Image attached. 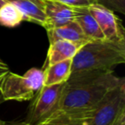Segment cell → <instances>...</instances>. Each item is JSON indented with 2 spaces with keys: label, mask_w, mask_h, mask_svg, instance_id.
Listing matches in <instances>:
<instances>
[{
  "label": "cell",
  "mask_w": 125,
  "mask_h": 125,
  "mask_svg": "<svg viewBox=\"0 0 125 125\" xmlns=\"http://www.w3.org/2000/svg\"><path fill=\"white\" fill-rule=\"evenodd\" d=\"M124 78L108 71L95 76L64 83L58 104L53 113H82L93 111L111 91ZM52 115V114H51Z\"/></svg>",
  "instance_id": "6da1fadb"
},
{
  "label": "cell",
  "mask_w": 125,
  "mask_h": 125,
  "mask_svg": "<svg viewBox=\"0 0 125 125\" xmlns=\"http://www.w3.org/2000/svg\"><path fill=\"white\" fill-rule=\"evenodd\" d=\"M125 62V42L107 40H90L82 45L72 59L68 81L100 75Z\"/></svg>",
  "instance_id": "7a4b0ae2"
},
{
  "label": "cell",
  "mask_w": 125,
  "mask_h": 125,
  "mask_svg": "<svg viewBox=\"0 0 125 125\" xmlns=\"http://www.w3.org/2000/svg\"><path fill=\"white\" fill-rule=\"evenodd\" d=\"M45 82L43 69L32 68L20 75L10 71L0 82L3 101H29L35 97Z\"/></svg>",
  "instance_id": "3957f363"
},
{
  "label": "cell",
  "mask_w": 125,
  "mask_h": 125,
  "mask_svg": "<svg viewBox=\"0 0 125 125\" xmlns=\"http://www.w3.org/2000/svg\"><path fill=\"white\" fill-rule=\"evenodd\" d=\"M63 86L64 83L44 85L33 99L25 122L28 124L37 125L52 114L57 107Z\"/></svg>",
  "instance_id": "277c9868"
},
{
  "label": "cell",
  "mask_w": 125,
  "mask_h": 125,
  "mask_svg": "<svg viewBox=\"0 0 125 125\" xmlns=\"http://www.w3.org/2000/svg\"><path fill=\"white\" fill-rule=\"evenodd\" d=\"M125 109V81L105 96L97 106L87 125H111Z\"/></svg>",
  "instance_id": "5b68a950"
},
{
  "label": "cell",
  "mask_w": 125,
  "mask_h": 125,
  "mask_svg": "<svg viewBox=\"0 0 125 125\" xmlns=\"http://www.w3.org/2000/svg\"><path fill=\"white\" fill-rule=\"evenodd\" d=\"M87 9L95 18L105 40L115 42H125L123 23L114 11L98 3L89 5Z\"/></svg>",
  "instance_id": "8992f818"
},
{
  "label": "cell",
  "mask_w": 125,
  "mask_h": 125,
  "mask_svg": "<svg viewBox=\"0 0 125 125\" xmlns=\"http://www.w3.org/2000/svg\"><path fill=\"white\" fill-rule=\"evenodd\" d=\"M43 10L46 17L45 30L63 26L75 19L74 7L57 0H43Z\"/></svg>",
  "instance_id": "52a82bcc"
},
{
  "label": "cell",
  "mask_w": 125,
  "mask_h": 125,
  "mask_svg": "<svg viewBox=\"0 0 125 125\" xmlns=\"http://www.w3.org/2000/svg\"><path fill=\"white\" fill-rule=\"evenodd\" d=\"M49 43L56 40H62L73 42L77 45H84L88 41V38L84 34L82 28L75 21H72L63 26L46 30Z\"/></svg>",
  "instance_id": "ba28073f"
},
{
  "label": "cell",
  "mask_w": 125,
  "mask_h": 125,
  "mask_svg": "<svg viewBox=\"0 0 125 125\" xmlns=\"http://www.w3.org/2000/svg\"><path fill=\"white\" fill-rule=\"evenodd\" d=\"M81 47L82 45L68 40H59L52 42L47 52L45 67L68 59H73Z\"/></svg>",
  "instance_id": "9c48e42d"
},
{
  "label": "cell",
  "mask_w": 125,
  "mask_h": 125,
  "mask_svg": "<svg viewBox=\"0 0 125 125\" xmlns=\"http://www.w3.org/2000/svg\"><path fill=\"white\" fill-rule=\"evenodd\" d=\"M74 10H75L74 21L78 23L84 34L89 40H105L99 24L93 15L89 12L87 7H74Z\"/></svg>",
  "instance_id": "30bf717a"
},
{
  "label": "cell",
  "mask_w": 125,
  "mask_h": 125,
  "mask_svg": "<svg viewBox=\"0 0 125 125\" xmlns=\"http://www.w3.org/2000/svg\"><path fill=\"white\" fill-rule=\"evenodd\" d=\"M71 68L72 59H68L45 66V69H43L45 73L44 85L53 86L65 83L71 75Z\"/></svg>",
  "instance_id": "8fae6325"
},
{
  "label": "cell",
  "mask_w": 125,
  "mask_h": 125,
  "mask_svg": "<svg viewBox=\"0 0 125 125\" xmlns=\"http://www.w3.org/2000/svg\"><path fill=\"white\" fill-rule=\"evenodd\" d=\"M94 111L82 113H52L37 125H87Z\"/></svg>",
  "instance_id": "7c38bea8"
},
{
  "label": "cell",
  "mask_w": 125,
  "mask_h": 125,
  "mask_svg": "<svg viewBox=\"0 0 125 125\" xmlns=\"http://www.w3.org/2000/svg\"><path fill=\"white\" fill-rule=\"evenodd\" d=\"M16 6L21 12L24 21L36 23L45 28L46 17L41 6L30 0H12L10 1Z\"/></svg>",
  "instance_id": "4fadbf2b"
},
{
  "label": "cell",
  "mask_w": 125,
  "mask_h": 125,
  "mask_svg": "<svg viewBox=\"0 0 125 125\" xmlns=\"http://www.w3.org/2000/svg\"><path fill=\"white\" fill-rule=\"evenodd\" d=\"M24 21L20 10L10 2H6L0 6V25L6 28H16Z\"/></svg>",
  "instance_id": "5bb4252c"
},
{
  "label": "cell",
  "mask_w": 125,
  "mask_h": 125,
  "mask_svg": "<svg viewBox=\"0 0 125 125\" xmlns=\"http://www.w3.org/2000/svg\"><path fill=\"white\" fill-rule=\"evenodd\" d=\"M96 2L112 11L125 14V0H96Z\"/></svg>",
  "instance_id": "9a60e30c"
},
{
  "label": "cell",
  "mask_w": 125,
  "mask_h": 125,
  "mask_svg": "<svg viewBox=\"0 0 125 125\" xmlns=\"http://www.w3.org/2000/svg\"><path fill=\"white\" fill-rule=\"evenodd\" d=\"M66 5L71 7H88L93 4H95L96 0H57Z\"/></svg>",
  "instance_id": "2e32d148"
},
{
  "label": "cell",
  "mask_w": 125,
  "mask_h": 125,
  "mask_svg": "<svg viewBox=\"0 0 125 125\" xmlns=\"http://www.w3.org/2000/svg\"><path fill=\"white\" fill-rule=\"evenodd\" d=\"M10 71V70L9 66L6 64L5 62L0 61V82H1L3 78H4Z\"/></svg>",
  "instance_id": "e0dca14e"
},
{
  "label": "cell",
  "mask_w": 125,
  "mask_h": 125,
  "mask_svg": "<svg viewBox=\"0 0 125 125\" xmlns=\"http://www.w3.org/2000/svg\"><path fill=\"white\" fill-rule=\"evenodd\" d=\"M111 125H125V109L120 112Z\"/></svg>",
  "instance_id": "ac0fdd59"
},
{
  "label": "cell",
  "mask_w": 125,
  "mask_h": 125,
  "mask_svg": "<svg viewBox=\"0 0 125 125\" xmlns=\"http://www.w3.org/2000/svg\"><path fill=\"white\" fill-rule=\"evenodd\" d=\"M4 1H6V2H10V1H12V0H4ZM30 1L35 3L36 4H38V5L41 6V7L43 8V0H30Z\"/></svg>",
  "instance_id": "d6986e66"
},
{
  "label": "cell",
  "mask_w": 125,
  "mask_h": 125,
  "mask_svg": "<svg viewBox=\"0 0 125 125\" xmlns=\"http://www.w3.org/2000/svg\"><path fill=\"white\" fill-rule=\"evenodd\" d=\"M18 125H31V124H28V123H27L26 122H23V123H19Z\"/></svg>",
  "instance_id": "ffe728a7"
},
{
  "label": "cell",
  "mask_w": 125,
  "mask_h": 125,
  "mask_svg": "<svg viewBox=\"0 0 125 125\" xmlns=\"http://www.w3.org/2000/svg\"><path fill=\"white\" fill-rule=\"evenodd\" d=\"M0 125H7V123H4V122L2 121V120H0Z\"/></svg>",
  "instance_id": "44dd1931"
},
{
  "label": "cell",
  "mask_w": 125,
  "mask_h": 125,
  "mask_svg": "<svg viewBox=\"0 0 125 125\" xmlns=\"http://www.w3.org/2000/svg\"><path fill=\"white\" fill-rule=\"evenodd\" d=\"M14 125H18V123H15V124Z\"/></svg>",
  "instance_id": "7402d4cb"
}]
</instances>
